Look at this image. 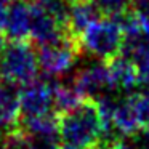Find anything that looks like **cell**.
<instances>
[{
  "instance_id": "obj_9",
  "label": "cell",
  "mask_w": 149,
  "mask_h": 149,
  "mask_svg": "<svg viewBox=\"0 0 149 149\" xmlns=\"http://www.w3.org/2000/svg\"><path fill=\"white\" fill-rule=\"evenodd\" d=\"M100 18H103V13L96 0H74L69 5L68 29L75 39H79V36Z\"/></svg>"
},
{
  "instance_id": "obj_12",
  "label": "cell",
  "mask_w": 149,
  "mask_h": 149,
  "mask_svg": "<svg viewBox=\"0 0 149 149\" xmlns=\"http://www.w3.org/2000/svg\"><path fill=\"white\" fill-rule=\"evenodd\" d=\"M53 91H55V107L61 114L72 111L82 101H85L75 88L74 82H53Z\"/></svg>"
},
{
  "instance_id": "obj_8",
  "label": "cell",
  "mask_w": 149,
  "mask_h": 149,
  "mask_svg": "<svg viewBox=\"0 0 149 149\" xmlns=\"http://www.w3.org/2000/svg\"><path fill=\"white\" fill-rule=\"evenodd\" d=\"M32 5L29 0H15L8 7L3 36L7 40H26L31 37Z\"/></svg>"
},
{
  "instance_id": "obj_13",
  "label": "cell",
  "mask_w": 149,
  "mask_h": 149,
  "mask_svg": "<svg viewBox=\"0 0 149 149\" xmlns=\"http://www.w3.org/2000/svg\"><path fill=\"white\" fill-rule=\"evenodd\" d=\"M103 16L109 18H122L130 11L133 0H96Z\"/></svg>"
},
{
  "instance_id": "obj_14",
  "label": "cell",
  "mask_w": 149,
  "mask_h": 149,
  "mask_svg": "<svg viewBox=\"0 0 149 149\" xmlns=\"http://www.w3.org/2000/svg\"><path fill=\"white\" fill-rule=\"evenodd\" d=\"M130 138V144L133 149H149V130H139Z\"/></svg>"
},
{
  "instance_id": "obj_11",
  "label": "cell",
  "mask_w": 149,
  "mask_h": 149,
  "mask_svg": "<svg viewBox=\"0 0 149 149\" xmlns=\"http://www.w3.org/2000/svg\"><path fill=\"white\" fill-rule=\"evenodd\" d=\"M21 117L19 91L15 85L0 80V120L5 125L15 127Z\"/></svg>"
},
{
  "instance_id": "obj_4",
  "label": "cell",
  "mask_w": 149,
  "mask_h": 149,
  "mask_svg": "<svg viewBox=\"0 0 149 149\" xmlns=\"http://www.w3.org/2000/svg\"><path fill=\"white\" fill-rule=\"evenodd\" d=\"M80 45L79 40L72 34L56 40L48 45L39 47V66L40 71L52 79H59L69 74L77 63L80 55Z\"/></svg>"
},
{
  "instance_id": "obj_16",
  "label": "cell",
  "mask_w": 149,
  "mask_h": 149,
  "mask_svg": "<svg viewBox=\"0 0 149 149\" xmlns=\"http://www.w3.org/2000/svg\"><path fill=\"white\" fill-rule=\"evenodd\" d=\"M107 149H133V148H132V144H130V141L114 139V141L111 143L109 146H107Z\"/></svg>"
},
{
  "instance_id": "obj_3",
  "label": "cell",
  "mask_w": 149,
  "mask_h": 149,
  "mask_svg": "<svg viewBox=\"0 0 149 149\" xmlns=\"http://www.w3.org/2000/svg\"><path fill=\"white\" fill-rule=\"evenodd\" d=\"M80 50L107 63L123 50V27L120 18L103 16L79 36Z\"/></svg>"
},
{
  "instance_id": "obj_7",
  "label": "cell",
  "mask_w": 149,
  "mask_h": 149,
  "mask_svg": "<svg viewBox=\"0 0 149 149\" xmlns=\"http://www.w3.org/2000/svg\"><path fill=\"white\" fill-rule=\"evenodd\" d=\"M32 5V3H31ZM69 32L68 24L61 19L39 10L32 5V27H31V39L39 47L48 45L56 40L66 37Z\"/></svg>"
},
{
  "instance_id": "obj_2",
  "label": "cell",
  "mask_w": 149,
  "mask_h": 149,
  "mask_svg": "<svg viewBox=\"0 0 149 149\" xmlns=\"http://www.w3.org/2000/svg\"><path fill=\"white\" fill-rule=\"evenodd\" d=\"M39 56L26 40H7L0 48V80L27 85L37 79Z\"/></svg>"
},
{
  "instance_id": "obj_10",
  "label": "cell",
  "mask_w": 149,
  "mask_h": 149,
  "mask_svg": "<svg viewBox=\"0 0 149 149\" xmlns=\"http://www.w3.org/2000/svg\"><path fill=\"white\" fill-rule=\"evenodd\" d=\"M109 69L112 74V80L116 88L125 91H132L133 88L139 87V74L135 63L128 56H117L112 61H109Z\"/></svg>"
},
{
  "instance_id": "obj_6",
  "label": "cell",
  "mask_w": 149,
  "mask_h": 149,
  "mask_svg": "<svg viewBox=\"0 0 149 149\" xmlns=\"http://www.w3.org/2000/svg\"><path fill=\"white\" fill-rule=\"evenodd\" d=\"M19 100L23 119L53 114V109H55L53 82L37 80L36 79L31 84L23 85L19 91Z\"/></svg>"
},
{
  "instance_id": "obj_15",
  "label": "cell",
  "mask_w": 149,
  "mask_h": 149,
  "mask_svg": "<svg viewBox=\"0 0 149 149\" xmlns=\"http://www.w3.org/2000/svg\"><path fill=\"white\" fill-rule=\"evenodd\" d=\"M13 2H15V0H0V36H3L7 11H8V7H10Z\"/></svg>"
},
{
  "instance_id": "obj_17",
  "label": "cell",
  "mask_w": 149,
  "mask_h": 149,
  "mask_svg": "<svg viewBox=\"0 0 149 149\" xmlns=\"http://www.w3.org/2000/svg\"><path fill=\"white\" fill-rule=\"evenodd\" d=\"M3 130H5V123L0 120V136H2V133H3Z\"/></svg>"
},
{
  "instance_id": "obj_1",
  "label": "cell",
  "mask_w": 149,
  "mask_h": 149,
  "mask_svg": "<svg viewBox=\"0 0 149 149\" xmlns=\"http://www.w3.org/2000/svg\"><path fill=\"white\" fill-rule=\"evenodd\" d=\"M96 101L85 100L72 111L59 116V138L63 148L71 149H107L112 141Z\"/></svg>"
},
{
  "instance_id": "obj_5",
  "label": "cell",
  "mask_w": 149,
  "mask_h": 149,
  "mask_svg": "<svg viewBox=\"0 0 149 149\" xmlns=\"http://www.w3.org/2000/svg\"><path fill=\"white\" fill-rule=\"evenodd\" d=\"M103 63L104 61L88 64L75 74L72 82L84 100L96 101L104 96H111V91L116 90L109 64H103Z\"/></svg>"
}]
</instances>
